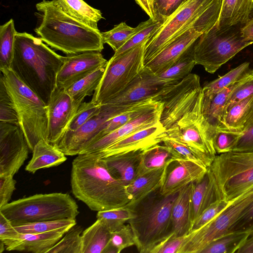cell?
Returning a JSON list of instances; mask_svg holds the SVG:
<instances>
[{"label": "cell", "mask_w": 253, "mask_h": 253, "mask_svg": "<svg viewBox=\"0 0 253 253\" xmlns=\"http://www.w3.org/2000/svg\"><path fill=\"white\" fill-rule=\"evenodd\" d=\"M153 100L162 104L159 121L166 136L212 160L217 129L207 119L200 77L190 73Z\"/></svg>", "instance_id": "6da1fadb"}, {"label": "cell", "mask_w": 253, "mask_h": 253, "mask_svg": "<svg viewBox=\"0 0 253 253\" xmlns=\"http://www.w3.org/2000/svg\"><path fill=\"white\" fill-rule=\"evenodd\" d=\"M71 186L74 196L94 211L123 207L131 201L126 186L111 173L98 152L74 159Z\"/></svg>", "instance_id": "7a4b0ae2"}, {"label": "cell", "mask_w": 253, "mask_h": 253, "mask_svg": "<svg viewBox=\"0 0 253 253\" xmlns=\"http://www.w3.org/2000/svg\"><path fill=\"white\" fill-rule=\"evenodd\" d=\"M35 32L51 48L67 55L104 48L101 32L77 20L61 8L56 0H42L36 5Z\"/></svg>", "instance_id": "3957f363"}, {"label": "cell", "mask_w": 253, "mask_h": 253, "mask_svg": "<svg viewBox=\"0 0 253 253\" xmlns=\"http://www.w3.org/2000/svg\"><path fill=\"white\" fill-rule=\"evenodd\" d=\"M64 62L61 56L39 38L16 33L10 69L47 105Z\"/></svg>", "instance_id": "277c9868"}, {"label": "cell", "mask_w": 253, "mask_h": 253, "mask_svg": "<svg viewBox=\"0 0 253 253\" xmlns=\"http://www.w3.org/2000/svg\"><path fill=\"white\" fill-rule=\"evenodd\" d=\"M178 192L166 195L160 187L125 206L131 213L128 223L140 253H151L172 235L171 209Z\"/></svg>", "instance_id": "5b68a950"}, {"label": "cell", "mask_w": 253, "mask_h": 253, "mask_svg": "<svg viewBox=\"0 0 253 253\" xmlns=\"http://www.w3.org/2000/svg\"><path fill=\"white\" fill-rule=\"evenodd\" d=\"M7 92L17 112L19 126L33 152L41 140L46 141L47 106L10 68L0 70Z\"/></svg>", "instance_id": "8992f818"}, {"label": "cell", "mask_w": 253, "mask_h": 253, "mask_svg": "<svg viewBox=\"0 0 253 253\" xmlns=\"http://www.w3.org/2000/svg\"><path fill=\"white\" fill-rule=\"evenodd\" d=\"M0 212L14 226L22 223L75 219L78 206L67 193L39 194L8 203L0 207Z\"/></svg>", "instance_id": "52a82bcc"}, {"label": "cell", "mask_w": 253, "mask_h": 253, "mask_svg": "<svg viewBox=\"0 0 253 253\" xmlns=\"http://www.w3.org/2000/svg\"><path fill=\"white\" fill-rule=\"evenodd\" d=\"M208 169L218 199L232 201L253 187V152L217 154Z\"/></svg>", "instance_id": "ba28073f"}, {"label": "cell", "mask_w": 253, "mask_h": 253, "mask_svg": "<svg viewBox=\"0 0 253 253\" xmlns=\"http://www.w3.org/2000/svg\"><path fill=\"white\" fill-rule=\"evenodd\" d=\"M243 25L218 27L215 25L195 42L194 56L196 65L208 73H215L238 52L253 43L242 35Z\"/></svg>", "instance_id": "9c48e42d"}, {"label": "cell", "mask_w": 253, "mask_h": 253, "mask_svg": "<svg viewBox=\"0 0 253 253\" xmlns=\"http://www.w3.org/2000/svg\"><path fill=\"white\" fill-rule=\"evenodd\" d=\"M145 40L134 47L107 61L100 82L91 101L102 105L124 90L144 67Z\"/></svg>", "instance_id": "30bf717a"}, {"label": "cell", "mask_w": 253, "mask_h": 253, "mask_svg": "<svg viewBox=\"0 0 253 253\" xmlns=\"http://www.w3.org/2000/svg\"><path fill=\"white\" fill-rule=\"evenodd\" d=\"M222 0H187L168 18L147 41L144 66L171 40L206 13L221 8Z\"/></svg>", "instance_id": "8fae6325"}, {"label": "cell", "mask_w": 253, "mask_h": 253, "mask_svg": "<svg viewBox=\"0 0 253 253\" xmlns=\"http://www.w3.org/2000/svg\"><path fill=\"white\" fill-rule=\"evenodd\" d=\"M253 204V187L230 202L209 222L189 233L178 253H200L212 241L227 233L233 224Z\"/></svg>", "instance_id": "7c38bea8"}, {"label": "cell", "mask_w": 253, "mask_h": 253, "mask_svg": "<svg viewBox=\"0 0 253 253\" xmlns=\"http://www.w3.org/2000/svg\"><path fill=\"white\" fill-rule=\"evenodd\" d=\"M221 8L204 14L168 43L144 66L156 75L166 70L204 33L218 22Z\"/></svg>", "instance_id": "4fadbf2b"}, {"label": "cell", "mask_w": 253, "mask_h": 253, "mask_svg": "<svg viewBox=\"0 0 253 253\" xmlns=\"http://www.w3.org/2000/svg\"><path fill=\"white\" fill-rule=\"evenodd\" d=\"M134 104L120 106L101 105L99 112L75 131H66L54 146L66 156L78 155L90 144L103 128L105 122Z\"/></svg>", "instance_id": "5bb4252c"}, {"label": "cell", "mask_w": 253, "mask_h": 253, "mask_svg": "<svg viewBox=\"0 0 253 253\" xmlns=\"http://www.w3.org/2000/svg\"><path fill=\"white\" fill-rule=\"evenodd\" d=\"M30 148L19 125L0 122V175H14L28 158Z\"/></svg>", "instance_id": "9a60e30c"}, {"label": "cell", "mask_w": 253, "mask_h": 253, "mask_svg": "<svg viewBox=\"0 0 253 253\" xmlns=\"http://www.w3.org/2000/svg\"><path fill=\"white\" fill-rule=\"evenodd\" d=\"M178 82L162 79L144 66L124 90L106 103L126 106L153 99Z\"/></svg>", "instance_id": "2e32d148"}, {"label": "cell", "mask_w": 253, "mask_h": 253, "mask_svg": "<svg viewBox=\"0 0 253 253\" xmlns=\"http://www.w3.org/2000/svg\"><path fill=\"white\" fill-rule=\"evenodd\" d=\"M82 102L73 100L65 90L56 86L47 105L48 143L54 145L62 136Z\"/></svg>", "instance_id": "e0dca14e"}, {"label": "cell", "mask_w": 253, "mask_h": 253, "mask_svg": "<svg viewBox=\"0 0 253 253\" xmlns=\"http://www.w3.org/2000/svg\"><path fill=\"white\" fill-rule=\"evenodd\" d=\"M107 61L96 51L67 55L57 76L56 86L66 90L96 70L105 67Z\"/></svg>", "instance_id": "ac0fdd59"}, {"label": "cell", "mask_w": 253, "mask_h": 253, "mask_svg": "<svg viewBox=\"0 0 253 253\" xmlns=\"http://www.w3.org/2000/svg\"><path fill=\"white\" fill-rule=\"evenodd\" d=\"M208 169L201 164L184 158L171 161L165 167L162 193L168 195L179 191L203 177Z\"/></svg>", "instance_id": "d6986e66"}, {"label": "cell", "mask_w": 253, "mask_h": 253, "mask_svg": "<svg viewBox=\"0 0 253 253\" xmlns=\"http://www.w3.org/2000/svg\"><path fill=\"white\" fill-rule=\"evenodd\" d=\"M166 131L160 121L153 126L134 132L97 151L102 157L134 150H143L163 143Z\"/></svg>", "instance_id": "ffe728a7"}, {"label": "cell", "mask_w": 253, "mask_h": 253, "mask_svg": "<svg viewBox=\"0 0 253 253\" xmlns=\"http://www.w3.org/2000/svg\"><path fill=\"white\" fill-rule=\"evenodd\" d=\"M162 108L159 102L156 107L91 144L81 154L99 151L125 136L153 126L159 122Z\"/></svg>", "instance_id": "44dd1931"}, {"label": "cell", "mask_w": 253, "mask_h": 253, "mask_svg": "<svg viewBox=\"0 0 253 253\" xmlns=\"http://www.w3.org/2000/svg\"><path fill=\"white\" fill-rule=\"evenodd\" d=\"M69 229L62 228L37 234L20 233L18 238L6 247L5 249L8 251L47 253Z\"/></svg>", "instance_id": "7402d4cb"}, {"label": "cell", "mask_w": 253, "mask_h": 253, "mask_svg": "<svg viewBox=\"0 0 253 253\" xmlns=\"http://www.w3.org/2000/svg\"><path fill=\"white\" fill-rule=\"evenodd\" d=\"M253 125V94L231 107L224 115L217 131L238 135Z\"/></svg>", "instance_id": "603a6c76"}, {"label": "cell", "mask_w": 253, "mask_h": 253, "mask_svg": "<svg viewBox=\"0 0 253 253\" xmlns=\"http://www.w3.org/2000/svg\"><path fill=\"white\" fill-rule=\"evenodd\" d=\"M143 150L101 156L111 173L126 186L137 175Z\"/></svg>", "instance_id": "cb8c5ba5"}, {"label": "cell", "mask_w": 253, "mask_h": 253, "mask_svg": "<svg viewBox=\"0 0 253 253\" xmlns=\"http://www.w3.org/2000/svg\"><path fill=\"white\" fill-rule=\"evenodd\" d=\"M218 200L214 180L208 169L207 173L203 177L192 184L190 198L191 227L202 212Z\"/></svg>", "instance_id": "d4e9b609"}, {"label": "cell", "mask_w": 253, "mask_h": 253, "mask_svg": "<svg viewBox=\"0 0 253 253\" xmlns=\"http://www.w3.org/2000/svg\"><path fill=\"white\" fill-rule=\"evenodd\" d=\"M192 184L186 185L179 191L173 203L171 214L172 235L173 236H185L189 233Z\"/></svg>", "instance_id": "484cf974"}, {"label": "cell", "mask_w": 253, "mask_h": 253, "mask_svg": "<svg viewBox=\"0 0 253 253\" xmlns=\"http://www.w3.org/2000/svg\"><path fill=\"white\" fill-rule=\"evenodd\" d=\"M180 158H183L170 146L164 143L154 145L143 150L137 175L164 168L171 161Z\"/></svg>", "instance_id": "4316f807"}, {"label": "cell", "mask_w": 253, "mask_h": 253, "mask_svg": "<svg viewBox=\"0 0 253 253\" xmlns=\"http://www.w3.org/2000/svg\"><path fill=\"white\" fill-rule=\"evenodd\" d=\"M32 152V158L25 170L33 173L40 169L58 166L67 160L62 152L44 140L36 144Z\"/></svg>", "instance_id": "83f0119b"}, {"label": "cell", "mask_w": 253, "mask_h": 253, "mask_svg": "<svg viewBox=\"0 0 253 253\" xmlns=\"http://www.w3.org/2000/svg\"><path fill=\"white\" fill-rule=\"evenodd\" d=\"M253 10V0H222L218 27L245 24Z\"/></svg>", "instance_id": "f1b7e54d"}, {"label": "cell", "mask_w": 253, "mask_h": 253, "mask_svg": "<svg viewBox=\"0 0 253 253\" xmlns=\"http://www.w3.org/2000/svg\"><path fill=\"white\" fill-rule=\"evenodd\" d=\"M159 103V102L152 99H148L133 104L122 112L110 118L105 122L103 128L92 143L156 107Z\"/></svg>", "instance_id": "f546056e"}, {"label": "cell", "mask_w": 253, "mask_h": 253, "mask_svg": "<svg viewBox=\"0 0 253 253\" xmlns=\"http://www.w3.org/2000/svg\"><path fill=\"white\" fill-rule=\"evenodd\" d=\"M111 232L99 219L83 231L81 253H103L108 244Z\"/></svg>", "instance_id": "4dcf8cb0"}, {"label": "cell", "mask_w": 253, "mask_h": 253, "mask_svg": "<svg viewBox=\"0 0 253 253\" xmlns=\"http://www.w3.org/2000/svg\"><path fill=\"white\" fill-rule=\"evenodd\" d=\"M68 15L94 29L99 30L98 22L103 17L101 12L83 0H56Z\"/></svg>", "instance_id": "1f68e13d"}, {"label": "cell", "mask_w": 253, "mask_h": 253, "mask_svg": "<svg viewBox=\"0 0 253 253\" xmlns=\"http://www.w3.org/2000/svg\"><path fill=\"white\" fill-rule=\"evenodd\" d=\"M165 167L137 175L126 186L131 201L138 200L160 188L163 183Z\"/></svg>", "instance_id": "d6a6232c"}, {"label": "cell", "mask_w": 253, "mask_h": 253, "mask_svg": "<svg viewBox=\"0 0 253 253\" xmlns=\"http://www.w3.org/2000/svg\"><path fill=\"white\" fill-rule=\"evenodd\" d=\"M250 63L244 62L203 87V103H209L218 92L249 75Z\"/></svg>", "instance_id": "836d02e7"}, {"label": "cell", "mask_w": 253, "mask_h": 253, "mask_svg": "<svg viewBox=\"0 0 253 253\" xmlns=\"http://www.w3.org/2000/svg\"><path fill=\"white\" fill-rule=\"evenodd\" d=\"M250 74L216 93L209 103H203L204 113L207 119L217 130L222 121L224 107L229 96Z\"/></svg>", "instance_id": "e575fe53"}, {"label": "cell", "mask_w": 253, "mask_h": 253, "mask_svg": "<svg viewBox=\"0 0 253 253\" xmlns=\"http://www.w3.org/2000/svg\"><path fill=\"white\" fill-rule=\"evenodd\" d=\"M152 19L150 18L135 28L128 26L125 22H121L109 31L101 32L103 43L108 44L115 52L121 48L136 33L149 24Z\"/></svg>", "instance_id": "d590c367"}, {"label": "cell", "mask_w": 253, "mask_h": 253, "mask_svg": "<svg viewBox=\"0 0 253 253\" xmlns=\"http://www.w3.org/2000/svg\"><path fill=\"white\" fill-rule=\"evenodd\" d=\"M195 42L189 46L171 66L157 75L164 80L180 81L190 74L196 65L194 56Z\"/></svg>", "instance_id": "8d00e7d4"}, {"label": "cell", "mask_w": 253, "mask_h": 253, "mask_svg": "<svg viewBox=\"0 0 253 253\" xmlns=\"http://www.w3.org/2000/svg\"><path fill=\"white\" fill-rule=\"evenodd\" d=\"M247 232H229L210 242L200 253H236L247 240Z\"/></svg>", "instance_id": "74e56055"}, {"label": "cell", "mask_w": 253, "mask_h": 253, "mask_svg": "<svg viewBox=\"0 0 253 253\" xmlns=\"http://www.w3.org/2000/svg\"><path fill=\"white\" fill-rule=\"evenodd\" d=\"M106 67V66H105ZM105 67L100 68L75 83L66 91L74 100L83 101L86 96L93 95L104 74Z\"/></svg>", "instance_id": "f35d334b"}, {"label": "cell", "mask_w": 253, "mask_h": 253, "mask_svg": "<svg viewBox=\"0 0 253 253\" xmlns=\"http://www.w3.org/2000/svg\"><path fill=\"white\" fill-rule=\"evenodd\" d=\"M16 33L12 19L0 26V70L10 68Z\"/></svg>", "instance_id": "ab89813d"}, {"label": "cell", "mask_w": 253, "mask_h": 253, "mask_svg": "<svg viewBox=\"0 0 253 253\" xmlns=\"http://www.w3.org/2000/svg\"><path fill=\"white\" fill-rule=\"evenodd\" d=\"M77 224L75 219L63 218L29 222L13 226L20 233H42L62 228H70Z\"/></svg>", "instance_id": "60d3db41"}, {"label": "cell", "mask_w": 253, "mask_h": 253, "mask_svg": "<svg viewBox=\"0 0 253 253\" xmlns=\"http://www.w3.org/2000/svg\"><path fill=\"white\" fill-rule=\"evenodd\" d=\"M83 228L75 225L47 253H81Z\"/></svg>", "instance_id": "b9f144b4"}, {"label": "cell", "mask_w": 253, "mask_h": 253, "mask_svg": "<svg viewBox=\"0 0 253 253\" xmlns=\"http://www.w3.org/2000/svg\"><path fill=\"white\" fill-rule=\"evenodd\" d=\"M131 217L130 210L126 206L97 212L96 218L112 233L121 228Z\"/></svg>", "instance_id": "7bdbcfd3"}, {"label": "cell", "mask_w": 253, "mask_h": 253, "mask_svg": "<svg viewBox=\"0 0 253 253\" xmlns=\"http://www.w3.org/2000/svg\"><path fill=\"white\" fill-rule=\"evenodd\" d=\"M135 245V239L130 225H124L111 233L108 244L103 253H120L124 249Z\"/></svg>", "instance_id": "ee69618b"}, {"label": "cell", "mask_w": 253, "mask_h": 253, "mask_svg": "<svg viewBox=\"0 0 253 253\" xmlns=\"http://www.w3.org/2000/svg\"><path fill=\"white\" fill-rule=\"evenodd\" d=\"M0 122L19 125L17 112L1 77L0 79Z\"/></svg>", "instance_id": "f6af8a7d"}, {"label": "cell", "mask_w": 253, "mask_h": 253, "mask_svg": "<svg viewBox=\"0 0 253 253\" xmlns=\"http://www.w3.org/2000/svg\"><path fill=\"white\" fill-rule=\"evenodd\" d=\"M163 22L152 19L147 26L136 33L121 48L115 52L117 56L134 47L143 41L149 39L163 24Z\"/></svg>", "instance_id": "bcb514c9"}, {"label": "cell", "mask_w": 253, "mask_h": 253, "mask_svg": "<svg viewBox=\"0 0 253 253\" xmlns=\"http://www.w3.org/2000/svg\"><path fill=\"white\" fill-rule=\"evenodd\" d=\"M163 143L172 148L183 158L201 164L207 168L212 162V160L199 154L187 145L166 135L163 139Z\"/></svg>", "instance_id": "7dc6e473"}, {"label": "cell", "mask_w": 253, "mask_h": 253, "mask_svg": "<svg viewBox=\"0 0 253 253\" xmlns=\"http://www.w3.org/2000/svg\"><path fill=\"white\" fill-rule=\"evenodd\" d=\"M101 105L97 104L91 100L83 102L80 105L74 117L66 131H75L81 127L91 117L97 114Z\"/></svg>", "instance_id": "c3c4849f"}, {"label": "cell", "mask_w": 253, "mask_h": 253, "mask_svg": "<svg viewBox=\"0 0 253 253\" xmlns=\"http://www.w3.org/2000/svg\"><path fill=\"white\" fill-rule=\"evenodd\" d=\"M187 0H153L152 9L155 20L164 22Z\"/></svg>", "instance_id": "681fc988"}, {"label": "cell", "mask_w": 253, "mask_h": 253, "mask_svg": "<svg viewBox=\"0 0 253 253\" xmlns=\"http://www.w3.org/2000/svg\"><path fill=\"white\" fill-rule=\"evenodd\" d=\"M229 203L230 202H228L222 200H218L213 203L196 219L191 227L189 233L200 229L209 222L224 210Z\"/></svg>", "instance_id": "f907efd6"}, {"label": "cell", "mask_w": 253, "mask_h": 253, "mask_svg": "<svg viewBox=\"0 0 253 253\" xmlns=\"http://www.w3.org/2000/svg\"><path fill=\"white\" fill-rule=\"evenodd\" d=\"M252 94H253V75L251 72L248 78L231 94L224 107L222 118L224 114L231 107Z\"/></svg>", "instance_id": "816d5d0a"}, {"label": "cell", "mask_w": 253, "mask_h": 253, "mask_svg": "<svg viewBox=\"0 0 253 253\" xmlns=\"http://www.w3.org/2000/svg\"><path fill=\"white\" fill-rule=\"evenodd\" d=\"M239 135L228 132L217 131L214 141V146L216 154H219L231 151Z\"/></svg>", "instance_id": "f5cc1de1"}, {"label": "cell", "mask_w": 253, "mask_h": 253, "mask_svg": "<svg viewBox=\"0 0 253 253\" xmlns=\"http://www.w3.org/2000/svg\"><path fill=\"white\" fill-rule=\"evenodd\" d=\"M19 234L11 223L0 212V240L3 242L5 247L16 240Z\"/></svg>", "instance_id": "db71d44e"}, {"label": "cell", "mask_w": 253, "mask_h": 253, "mask_svg": "<svg viewBox=\"0 0 253 253\" xmlns=\"http://www.w3.org/2000/svg\"><path fill=\"white\" fill-rule=\"evenodd\" d=\"M185 236L175 237L171 235L155 248L151 253H178L184 244Z\"/></svg>", "instance_id": "11a10c76"}, {"label": "cell", "mask_w": 253, "mask_h": 253, "mask_svg": "<svg viewBox=\"0 0 253 253\" xmlns=\"http://www.w3.org/2000/svg\"><path fill=\"white\" fill-rule=\"evenodd\" d=\"M12 175H0V207L7 204L15 190L16 181Z\"/></svg>", "instance_id": "9f6ffc18"}, {"label": "cell", "mask_w": 253, "mask_h": 253, "mask_svg": "<svg viewBox=\"0 0 253 253\" xmlns=\"http://www.w3.org/2000/svg\"><path fill=\"white\" fill-rule=\"evenodd\" d=\"M253 230V204L229 229V232H247Z\"/></svg>", "instance_id": "6f0895ef"}, {"label": "cell", "mask_w": 253, "mask_h": 253, "mask_svg": "<svg viewBox=\"0 0 253 253\" xmlns=\"http://www.w3.org/2000/svg\"><path fill=\"white\" fill-rule=\"evenodd\" d=\"M231 151L253 152V125L238 136Z\"/></svg>", "instance_id": "680465c9"}, {"label": "cell", "mask_w": 253, "mask_h": 253, "mask_svg": "<svg viewBox=\"0 0 253 253\" xmlns=\"http://www.w3.org/2000/svg\"><path fill=\"white\" fill-rule=\"evenodd\" d=\"M241 33L247 40L253 42V18L241 27Z\"/></svg>", "instance_id": "91938a15"}, {"label": "cell", "mask_w": 253, "mask_h": 253, "mask_svg": "<svg viewBox=\"0 0 253 253\" xmlns=\"http://www.w3.org/2000/svg\"><path fill=\"white\" fill-rule=\"evenodd\" d=\"M135 1L150 18L155 20L152 7L148 0H135Z\"/></svg>", "instance_id": "94428289"}, {"label": "cell", "mask_w": 253, "mask_h": 253, "mask_svg": "<svg viewBox=\"0 0 253 253\" xmlns=\"http://www.w3.org/2000/svg\"><path fill=\"white\" fill-rule=\"evenodd\" d=\"M236 253H253V238L247 240Z\"/></svg>", "instance_id": "6125c7cd"}, {"label": "cell", "mask_w": 253, "mask_h": 253, "mask_svg": "<svg viewBox=\"0 0 253 253\" xmlns=\"http://www.w3.org/2000/svg\"><path fill=\"white\" fill-rule=\"evenodd\" d=\"M4 244L2 241L0 240V253H1L4 250Z\"/></svg>", "instance_id": "be15d7a7"}, {"label": "cell", "mask_w": 253, "mask_h": 253, "mask_svg": "<svg viewBox=\"0 0 253 253\" xmlns=\"http://www.w3.org/2000/svg\"><path fill=\"white\" fill-rule=\"evenodd\" d=\"M148 0L149 2L151 7H152V4L153 0Z\"/></svg>", "instance_id": "e7e4bbea"}, {"label": "cell", "mask_w": 253, "mask_h": 253, "mask_svg": "<svg viewBox=\"0 0 253 253\" xmlns=\"http://www.w3.org/2000/svg\"><path fill=\"white\" fill-rule=\"evenodd\" d=\"M252 74H253V70H252V72H251Z\"/></svg>", "instance_id": "03108f58"}]
</instances>
